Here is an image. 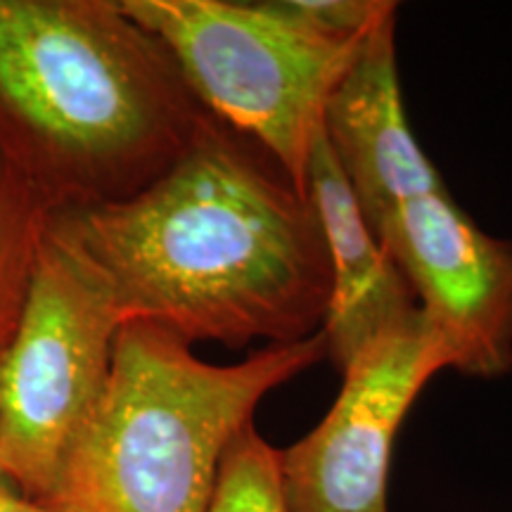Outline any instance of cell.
I'll return each instance as SVG.
<instances>
[{
	"label": "cell",
	"instance_id": "obj_1",
	"mask_svg": "<svg viewBox=\"0 0 512 512\" xmlns=\"http://www.w3.org/2000/svg\"><path fill=\"white\" fill-rule=\"evenodd\" d=\"M124 318L188 344H294L318 335L330 261L309 197L261 147L209 114L136 195L55 211Z\"/></svg>",
	"mask_w": 512,
	"mask_h": 512
},
{
	"label": "cell",
	"instance_id": "obj_2",
	"mask_svg": "<svg viewBox=\"0 0 512 512\" xmlns=\"http://www.w3.org/2000/svg\"><path fill=\"white\" fill-rule=\"evenodd\" d=\"M207 117L121 0H0V159L53 211L136 195Z\"/></svg>",
	"mask_w": 512,
	"mask_h": 512
},
{
	"label": "cell",
	"instance_id": "obj_3",
	"mask_svg": "<svg viewBox=\"0 0 512 512\" xmlns=\"http://www.w3.org/2000/svg\"><path fill=\"white\" fill-rule=\"evenodd\" d=\"M320 361V332L216 366L171 330L124 323L105 389L38 503L50 512H207L223 453L256 406Z\"/></svg>",
	"mask_w": 512,
	"mask_h": 512
},
{
	"label": "cell",
	"instance_id": "obj_4",
	"mask_svg": "<svg viewBox=\"0 0 512 512\" xmlns=\"http://www.w3.org/2000/svg\"><path fill=\"white\" fill-rule=\"evenodd\" d=\"M174 57L195 100L266 152L306 195L325 107L366 36H337L287 0H121Z\"/></svg>",
	"mask_w": 512,
	"mask_h": 512
},
{
	"label": "cell",
	"instance_id": "obj_5",
	"mask_svg": "<svg viewBox=\"0 0 512 512\" xmlns=\"http://www.w3.org/2000/svg\"><path fill=\"white\" fill-rule=\"evenodd\" d=\"M124 318L110 285L50 216L22 313L0 351V475L43 501L98 403Z\"/></svg>",
	"mask_w": 512,
	"mask_h": 512
},
{
	"label": "cell",
	"instance_id": "obj_6",
	"mask_svg": "<svg viewBox=\"0 0 512 512\" xmlns=\"http://www.w3.org/2000/svg\"><path fill=\"white\" fill-rule=\"evenodd\" d=\"M446 370L425 320L375 342L344 370L325 418L280 451L287 512H387L392 448L425 384Z\"/></svg>",
	"mask_w": 512,
	"mask_h": 512
},
{
	"label": "cell",
	"instance_id": "obj_7",
	"mask_svg": "<svg viewBox=\"0 0 512 512\" xmlns=\"http://www.w3.org/2000/svg\"><path fill=\"white\" fill-rule=\"evenodd\" d=\"M373 233L411 285L446 370L510 373L512 242L479 228L448 188L403 202Z\"/></svg>",
	"mask_w": 512,
	"mask_h": 512
},
{
	"label": "cell",
	"instance_id": "obj_8",
	"mask_svg": "<svg viewBox=\"0 0 512 512\" xmlns=\"http://www.w3.org/2000/svg\"><path fill=\"white\" fill-rule=\"evenodd\" d=\"M394 29L396 12L370 31L323 117L332 155L370 228L403 202L446 190L408 126Z\"/></svg>",
	"mask_w": 512,
	"mask_h": 512
},
{
	"label": "cell",
	"instance_id": "obj_9",
	"mask_svg": "<svg viewBox=\"0 0 512 512\" xmlns=\"http://www.w3.org/2000/svg\"><path fill=\"white\" fill-rule=\"evenodd\" d=\"M306 197L330 261V297L320 337L325 358L344 373L375 342L413 328L420 306L401 268L368 226L323 131L311 150Z\"/></svg>",
	"mask_w": 512,
	"mask_h": 512
},
{
	"label": "cell",
	"instance_id": "obj_10",
	"mask_svg": "<svg viewBox=\"0 0 512 512\" xmlns=\"http://www.w3.org/2000/svg\"><path fill=\"white\" fill-rule=\"evenodd\" d=\"M53 214L43 197L0 159V351L15 332Z\"/></svg>",
	"mask_w": 512,
	"mask_h": 512
},
{
	"label": "cell",
	"instance_id": "obj_11",
	"mask_svg": "<svg viewBox=\"0 0 512 512\" xmlns=\"http://www.w3.org/2000/svg\"><path fill=\"white\" fill-rule=\"evenodd\" d=\"M207 512H287L278 448L256 432L254 422L223 453Z\"/></svg>",
	"mask_w": 512,
	"mask_h": 512
},
{
	"label": "cell",
	"instance_id": "obj_12",
	"mask_svg": "<svg viewBox=\"0 0 512 512\" xmlns=\"http://www.w3.org/2000/svg\"><path fill=\"white\" fill-rule=\"evenodd\" d=\"M0 512H50L34 498L24 496L15 486L0 479Z\"/></svg>",
	"mask_w": 512,
	"mask_h": 512
},
{
	"label": "cell",
	"instance_id": "obj_13",
	"mask_svg": "<svg viewBox=\"0 0 512 512\" xmlns=\"http://www.w3.org/2000/svg\"><path fill=\"white\" fill-rule=\"evenodd\" d=\"M0 479H3V475H0Z\"/></svg>",
	"mask_w": 512,
	"mask_h": 512
}]
</instances>
